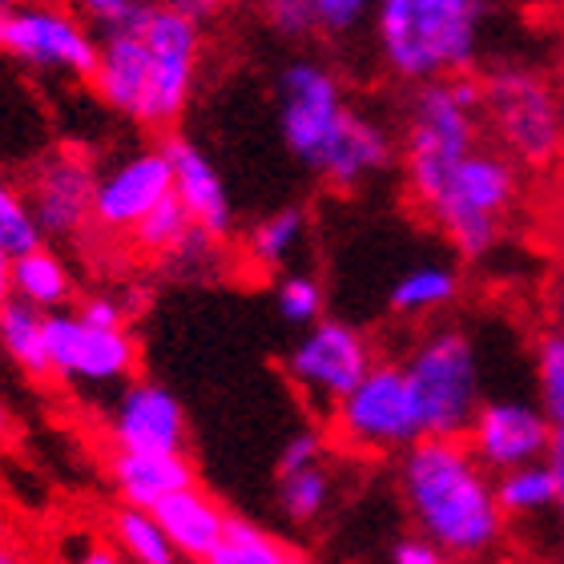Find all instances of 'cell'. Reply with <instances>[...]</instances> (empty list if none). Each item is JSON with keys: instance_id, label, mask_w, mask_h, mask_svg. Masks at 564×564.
<instances>
[{"instance_id": "1", "label": "cell", "mask_w": 564, "mask_h": 564, "mask_svg": "<svg viewBox=\"0 0 564 564\" xmlns=\"http://www.w3.org/2000/svg\"><path fill=\"white\" fill-rule=\"evenodd\" d=\"M202 24L165 0H138L118 21L101 24L94 85L97 101L141 130H174L202 77Z\"/></svg>"}, {"instance_id": "2", "label": "cell", "mask_w": 564, "mask_h": 564, "mask_svg": "<svg viewBox=\"0 0 564 564\" xmlns=\"http://www.w3.org/2000/svg\"><path fill=\"white\" fill-rule=\"evenodd\" d=\"M395 492L412 529L432 536L447 561H484L505 549L508 520L496 505L492 471L464 435H423L395 456Z\"/></svg>"}, {"instance_id": "3", "label": "cell", "mask_w": 564, "mask_h": 564, "mask_svg": "<svg viewBox=\"0 0 564 564\" xmlns=\"http://www.w3.org/2000/svg\"><path fill=\"white\" fill-rule=\"evenodd\" d=\"M488 0H376L371 33L383 69L403 85L471 73L480 61Z\"/></svg>"}, {"instance_id": "4", "label": "cell", "mask_w": 564, "mask_h": 564, "mask_svg": "<svg viewBox=\"0 0 564 564\" xmlns=\"http://www.w3.org/2000/svg\"><path fill=\"white\" fill-rule=\"evenodd\" d=\"M403 189L415 210H427L447 182V174L484 141L480 118V77L476 73H452L435 82L412 85L400 130Z\"/></svg>"}, {"instance_id": "5", "label": "cell", "mask_w": 564, "mask_h": 564, "mask_svg": "<svg viewBox=\"0 0 564 564\" xmlns=\"http://www.w3.org/2000/svg\"><path fill=\"white\" fill-rule=\"evenodd\" d=\"M484 138L524 174L564 165V82L544 65L500 61L480 77Z\"/></svg>"}, {"instance_id": "6", "label": "cell", "mask_w": 564, "mask_h": 564, "mask_svg": "<svg viewBox=\"0 0 564 564\" xmlns=\"http://www.w3.org/2000/svg\"><path fill=\"white\" fill-rule=\"evenodd\" d=\"M524 177L529 174L505 150H496L484 138L447 174L435 202L420 218H427L464 262H480L505 242L508 226L524 202Z\"/></svg>"}, {"instance_id": "7", "label": "cell", "mask_w": 564, "mask_h": 564, "mask_svg": "<svg viewBox=\"0 0 564 564\" xmlns=\"http://www.w3.org/2000/svg\"><path fill=\"white\" fill-rule=\"evenodd\" d=\"M420 400L400 359H376L367 376L327 412V440L355 459H395L423 440Z\"/></svg>"}, {"instance_id": "8", "label": "cell", "mask_w": 564, "mask_h": 564, "mask_svg": "<svg viewBox=\"0 0 564 564\" xmlns=\"http://www.w3.org/2000/svg\"><path fill=\"white\" fill-rule=\"evenodd\" d=\"M420 400L427 435H464L484 403L480 351L464 327H432L400 359Z\"/></svg>"}, {"instance_id": "9", "label": "cell", "mask_w": 564, "mask_h": 564, "mask_svg": "<svg viewBox=\"0 0 564 564\" xmlns=\"http://www.w3.org/2000/svg\"><path fill=\"white\" fill-rule=\"evenodd\" d=\"M351 106L355 101L327 61L294 57L274 73V118H279L282 145L306 170H315Z\"/></svg>"}, {"instance_id": "10", "label": "cell", "mask_w": 564, "mask_h": 564, "mask_svg": "<svg viewBox=\"0 0 564 564\" xmlns=\"http://www.w3.org/2000/svg\"><path fill=\"white\" fill-rule=\"evenodd\" d=\"M376 359V343L364 327L323 315L299 327V339L282 359V371H286V383L299 391V400L327 415L367 376V367Z\"/></svg>"}, {"instance_id": "11", "label": "cell", "mask_w": 564, "mask_h": 564, "mask_svg": "<svg viewBox=\"0 0 564 564\" xmlns=\"http://www.w3.org/2000/svg\"><path fill=\"white\" fill-rule=\"evenodd\" d=\"M0 53L17 57L29 69L65 73L89 85L97 65V36L82 12L61 0H17L0 29Z\"/></svg>"}, {"instance_id": "12", "label": "cell", "mask_w": 564, "mask_h": 564, "mask_svg": "<svg viewBox=\"0 0 564 564\" xmlns=\"http://www.w3.org/2000/svg\"><path fill=\"white\" fill-rule=\"evenodd\" d=\"M48 367L65 383L85 388H109L126 383L138 371V339L130 327H101L89 323L82 311H45Z\"/></svg>"}, {"instance_id": "13", "label": "cell", "mask_w": 564, "mask_h": 564, "mask_svg": "<svg viewBox=\"0 0 564 564\" xmlns=\"http://www.w3.org/2000/svg\"><path fill=\"white\" fill-rule=\"evenodd\" d=\"M94 162L77 150H53L33 165L24 206L45 242H73L94 226Z\"/></svg>"}, {"instance_id": "14", "label": "cell", "mask_w": 564, "mask_h": 564, "mask_svg": "<svg viewBox=\"0 0 564 564\" xmlns=\"http://www.w3.org/2000/svg\"><path fill=\"white\" fill-rule=\"evenodd\" d=\"M174 194V170L165 145H145L101 170L94 186V226L101 235L130 238L133 226Z\"/></svg>"}, {"instance_id": "15", "label": "cell", "mask_w": 564, "mask_h": 564, "mask_svg": "<svg viewBox=\"0 0 564 564\" xmlns=\"http://www.w3.org/2000/svg\"><path fill=\"white\" fill-rule=\"evenodd\" d=\"M556 423L544 415L541 403L529 400H484L471 415L464 444L488 471H505L529 459L549 456Z\"/></svg>"}, {"instance_id": "16", "label": "cell", "mask_w": 564, "mask_h": 564, "mask_svg": "<svg viewBox=\"0 0 564 564\" xmlns=\"http://www.w3.org/2000/svg\"><path fill=\"white\" fill-rule=\"evenodd\" d=\"M395 158H400V133L371 109L351 106L347 121L330 138V145L323 150L311 174L335 194H359L376 177L388 174Z\"/></svg>"}, {"instance_id": "17", "label": "cell", "mask_w": 564, "mask_h": 564, "mask_svg": "<svg viewBox=\"0 0 564 564\" xmlns=\"http://www.w3.org/2000/svg\"><path fill=\"white\" fill-rule=\"evenodd\" d=\"M109 440L113 447H133V452H186V408L177 403L174 391L153 379H126L109 412Z\"/></svg>"}, {"instance_id": "18", "label": "cell", "mask_w": 564, "mask_h": 564, "mask_svg": "<svg viewBox=\"0 0 564 564\" xmlns=\"http://www.w3.org/2000/svg\"><path fill=\"white\" fill-rule=\"evenodd\" d=\"M165 153H170V170H174V194L186 206L202 235H210L214 242L230 247L238 235V210L230 198L223 170L214 165L206 150H198L189 138H165Z\"/></svg>"}, {"instance_id": "19", "label": "cell", "mask_w": 564, "mask_h": 564, "mask_svg": "<svg viewBox=\"0 0 564 564\" xmlns=\"http://www.w3.org/2000/svg\"><path fill=\"white\" fill-rule=\"evenodd\" d=\"M130 242L145 259L170 262V267H194V262H206L223 250V242H214L210 235H202L198 226H194V218L177 202V194L162 198L133 226Z\"/></svg>"}, {"instance_id": "20", "label": "cell", "mask_w": 564, "mask_h": 564, "mask_svg": "<svg viewBox=\"0 0 564 564\" xmlns=\"http://www.w3.org/2000/svg\"><path fill=\"white\" fill-rule=\"evenodd\" d=\"M153 517L162 520L165 536L174 544L177 556H186V561H202L210 556V549L223 541L226 532V520L230 512L223 508V500H214L206 488H198V480L186 484V488H177L162 500V505H153Z\"/></svg>"}, {"instance_id": "21", "label": "cell", "mask_w": 564, "mask_h": 564, "mask_svg": "<svg viewBox=\"0 0 564 564\" xmlns=\"http://www.w3.org/2000/svg\"><path fill=\"white\" fill-rule=\"evenodd\" d=\"M109 476H113L121 505L153 508L162 505L170 492L194 484V464H189L186 452H133V447H113Z\"/></svg>"}, {"instance_id": "22", "label": "cell", "mask_w": 564, "mask_h": 564, "mask_svg": "<svg viewBox=\"0 0 564 564\" xmlns=\"http://www.w3.org/2000/svg\"><path fill=\"white\" fill-rule=\"evenodd\" d=\"M306 238H311V214L303 206H282V210L262 214L259 223L242 235L238 250H242V262L250 271L274 279L303 254Z\"/></svg>"}, {"instance_id": "23", "label": "cell", "mask_w": 564, "mask_h": 564, "mask_svg": "<svg viewBox=\"0 0 564 564\" xmlns=\"http://www.w3.org/2000/svg\"><path fill=\"white\" fill-rule=\"evenodd\" d=\"M335 496H339V480H335L327 459L294 471H274V500H279V512L291 529L323 524L327 512L335 508Z\"/></svg>"}, {"instance_id": "24", "label": "cell", "mask_w": 564, "mask_h": 564, "mask_svg": "<svg viewBox=\"0 0 564 564\" xmlns=\"http://www.w3.org/2000/svg\"><path fill=\"white\" fill-rule=\"evenodd\" d=\"M492 488L508 529L512 524H536L541 517L556 512V480L549 459H529L517 468L492 471Z\"/></svg>"}, {"instance_id": "25", "label": "cell", "mask_w": 564, "mask_h": 564, "mask_svg": "<svg viewBox=\"0 0 564 564\" xmlns=\"http://www.w3.org/2000/svg\"><path fill=\"white\" fill-rule=\"evenodd\" d=\"M459 299V271L447 267V262H423L403 271L400 279L391 282L388 291V311L403 323H420V318H432L440 311Z\"/></svg>"}, {"instance_id": "26", "label": "cell", "mask_w": 564, "mask_h": 564, "mask_svg": "<svg viewBox=\"0 0 564 564\" xmlns=\"http://www.w3.org/2000/svg\"><path fill=\"white\" fill-rule=\"evenodd\" d=\"M0 347L9 351V359L29 379H53L48 343H45V311L41 306L9 294L0 303Z\"/></svg>"}, {"instance_id": "27", "label": "cell", "mask_w": 564, "mask_h": 564, "mask_svg": "<svg viewBox=\"0 0 564 564\" xmlns=\"http://www.w3.org/2000/svg\"><path fill=\"white\" fill-rule=\"evenodd\" d=\"M9 286L17 299L41 306V311H57L73 299V279L69 267L57 250H48L45 242L33 250H24L9 262Z\"/></svg>"}, {"instance_id": "28", "label": "cell", "mask_w": 564, "mask_h": 564, "mask_svg": "<svg viewBox=\"0 0 564 564\" xmlns=\"http://www.w3.org/2000/svg\"><path fill=\"white\" fill-rule=\"evenodd\" d=\"M294 561H299V549L286 536H274L271 529L238 517L226 520L223 541L214 544L210 556H206V564H294Z\"/></svg>"}, {"instance_id": "29", "label": "cell", "mask_w": 564, "mask_h": 564, "mask_svg": "<svg viewBox=\"0 0 564 564\" xmlns=\"http://www.w3.org/2000/svg\"><path fill=\"white\" fill-rule=\"evenodd\" d=\"M109 529H113V549H118L126 561H138V564H174L182 556L174 553V544L165 536L162 520L153 517V508H141V505H121L109 520Z\"/></svg>"}, {"instance_id": "30", "label": "cell", "mask_w": 564, "mask_h": 564, "mask_svg": "<svg viewBox=\"0 0 564 564\" xmlns=\"http://www.w3.org/2000/svg\"><path fill=\"white\" fill-rule=\"evenodd\" d=\"M532 379H536V403L553 423H564V323L549 327L532 351Z\"/></svg>"}, {"instance_id": "31", "label": "cell", "mask_w": 564, "mask_h": 564, "mask_svg": "<svg viewBox=\"0 0 564 564\" xmlns=\"http://www.w3.org/2000/svg\"><path fill=\"white\" fill-rule=\"evenodd\" d=\"M274 311H279L282 323L306 327V323L327 315V291H323V282L315 274L282 271L274 274Z\"/></svg>"}, {"instance_id": "32", "label": "cell", "mask_w": 564, "mask_h": 564, "mask_svg": "<svg viewBox=\"0 0 564 564\" xmlns=\"http://www.w3.org/2000/svg\"><path fill=\"white\" fill-rule=\"evenodd\" d=\"M41 242H45V238H41L33 214L24 206V194H17L12 186L0 182V250H4L9 259H17V254L41 247Z\"/></svg>"}, {"instance_id": "33", "label": "cell", "mask_w": 564, "mask_h": 564, "mask_svg": "<svg viewBox=\"0 0 564 564\" xmlns=\"http://www.w3.org/2000/svg\"><path fill=\"white\" fill-rule=\"evenodd\" d=\"M376 0H311V17H315V36L343 41L355 36L364 24H371Z\"/></svg>"}, {"instance_id": "34", "label": "cell", "mask_w": 564, "mask_h": 564, "mask_svg": "<svg viewBox=\"0 0 564 564\" xmlns=\"http://www.w3.org/2000/svg\"><path fill=\"white\" fill-rule=\"evenodd\" d=\"M262 21L279 41H311L315 36L311 0H262Z\"/></svg>"}, {"instance_id": "35", "label": "cell", "mask_w": 564, "mask_h": 564, "mask_svg": "<svg viewBox=\"0 0 564 564\" xmlns=\"http://www.w3.org/2000/svg\"><path fill=\"white\" fill-rule=\"evenodd\" d=\"M330 452V440H327V427L318 432V427H303V432H294L279 452V464L274 471H294V468H306V464H318V459H327Z\"/></svg>"}, {"instance_id": "36", "label": "cell", "mask_w": 564, "mask_h": 564, "mask_svg": "<svg viewBox=\"0 0 564 564\" xmlns=\"http://www.w3.org/2000/svg\"><path fill=\"white\" fill-rule=\"evenodd\" d=\"M388 561L391 564H444V549L432 541V536H423L420 529L403 532V536H395L388 549Z\"/></svg>"}, {"instance_id": "37", "label": "cell", "mask_w": 564, "mask_h": 564, "mask_svg": "<svg viewBox=\"0 0 564 564\" xmlns=\"http://www.w3.org/2000/svg\"><path fill=\"white\" fill-rule=\"evenodd\" d=\"M89 323H101V327H130V315H126V306L113 299V294H94V299H85L77 306Z\"/></svg>"}, {"instance_id": "38", "label": "cell", "mask_w": 564, "mask_h": 564, "mask_svg": "<svg viewBox=\"0 0 564 564\" xmlns=\"http://www.w3.org/2000/svg\"><path fill=\"white\" fill-rule=\"evenodd\" d=\"M73 4H77V12H82L85 21H94L101 29V24L118 21L126 9H133L138 0H73Z\"/></svg>"}, {"instance_id": "39", "label": "cell", "mask_w": 564, "mask_h": 564, "mask_svg": "<svg viewBox=\"0 0 564 564\" xmlns=\"http://www.w3.org/2000/svg\"><path fill=\"white\" fill-rule=\"evenodd\" d=\"M549 468H553V480H556V517L564 520V423L553 427V444H549Z\"/></svg>"}, {"instance_id": "40", "label": "cell", "mask_w": 564, "mask_h": 564, "mask_svg": "<svg viewBox=\"0 0 564 564\" xmlns=\"http://www.w3.org/2000/svg\"><path fill=\"white\" fill-rule=\"evenodd\" d=\"M165 4L177 9L182 17H189V21H198V24L214 21V17L226 9V0H165Z\"/></svg>"}, {"instance_id": "41", "label": "cell", "mask_w": 564, "mask_h": 564, "mask_svg": "<svg viewBox=\"0 0 564 564\" xmlns=\"http://www.w3.org/2000/svg\"><path fill=\"white\" fill-rule=\"evenodd\" d=\"M9 254H4V250H0V303H4V299H9L12 294V286H9Z\"/></svg>"}, {"instance_id": "42", "label": "cell", "mask_w": 564, "mask_h": 564, "mask_svg": "<svg viewBox=\"0 0 564 564\" xmlns=\"http://www.w3.org/2000/svg\"><path fill=\"white\" fill-rule=\"evenodd\" d=\"M12 9H17V0H0V29H4V21H9Z\"/></svg>"}, {"instance_id": "43", "label": "cell", "mask_w": 564, "mask_h": 564, "mask_svg": "<svg viewBox=\"0 0 564 564\" xmlns=\"http://www.w3.org/2000/svg\"><path fill=\"white\" fill-rule=\"evenodd\" d=\"M9 427H12V420H9V412H4V403H0V440L9 435Z\"/></svg>"}, {"instance_id": "44", "label": "cell", "mask_w": 564, "mask_h": 564, "mask_svg": "<svg viewBox=\"0 0 564 564\" xmlns=\"http://www.w3.org/2000/svg\"><path fill=\"white\" fill-rule=\"evenodd\" d=\"M520 4H524V9H553L556 0H520Z\"/></svg>"}, {"instance_id": "45", "label": "cell", "mask_w": 564, "mask_h": 564, "mask_svg": "<svg viewBox=\"0 0 564 564\" xmlns=\"http://www.w3.org/2000/svg\"><path fill=\"white\" fill-rule=\"evenodd\" d=\"M556 544H561V556H564V520H556Z\"/></svg>"}, {"instance_id": "46", "label": "cell", "mask_w": 564, "mask_h": 564, "mask_svg": "<svg viewBox=\"0 0 564 564\" xmlns=\"http://www.w3.org/2000/svg\"><path fill=\"white\" fill-rule=\"evenodd\" d=\"M4 561H12V553H9V544H0V564Z\"/></svg>"}]
</instances>
